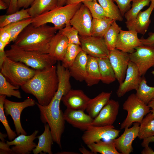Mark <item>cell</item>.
Listing matches in <instances>:
<instances>
[{
  "instance_id": "obj_24",
  "label": "cell",
  "mask_w": 154,
  "mask_h": 154,
  "mask_svg": "<svg viewBox=\"0 0 154 154\" xmlns=\"http://www.w3.org/2000/svg\"><path fill=\"white\" fill-rule=\"evenodd\" d=\"M44 130L42 134L37 136L38 143L33 149L34 154L40 153L42 152L48 154L53 153L52 146L54 142L50 126L48 123L44 124Z\"/></svg>"
},
{
  "instance_id": "obj_7",
  "label": "cell",
  "mask_w": 154,
  "mask_h": 154,
  "mask_svg": "<svg viewBox=\"0 0 154 154\" xmlns=\"http://www.w3.org/2000/svg\"><path fill=\"white\" fill-rule=\"evenodd\" d=\"M123 110L127 111V116L120 125V129L130 127L135 122H141L144 116L150 112V108L132 94L129 95L123 105Z\"/></svg>"
},
{
  "instance_id": "obj_60",
  "label": "cell",
  "mask_w": 154,
  "mask_h": 154,
  "mask_svg": "<svg viewBox=\"0 0 154 154\" xmlns=\"http://www.w3.org/2000/svg\"><path fill=\"white\" fill-rule=\"evenodd\" d=\"M4 1L7 5H8L9 7L10 5L11 0H2Z\"/></svg>"
},
{
  "instance_id": "obj_52",
  "label": "cell",
  "mask_w": 154,
  "mask_h": 154,
  "mask_svg": "<svg viewBox=\"0 0 154 154\" xmlns=\"http://www.w3.org/2000/svg\"><path fill=\"white\" fill-rule=\"evenodd\" d=\"M97 0H68L66 4H69L82 3L84 1H96Z\"/></svg>"
},
{
  "instance_id": "obj_5",
  "label": "cell",
  "mask_w": 154,
  "mask_h": 154,
  "mask_svg": "<svg viewBox=\"0 0 154 154\" xmlns=\"http://www.w3.org/2000/svg\"><path fill=\"white\" fill-rule=\"evenodd\" d=\"M82 3H78L58 6L54 9L33 18L31 24L38 27L47 23H51L58 30L66 25H70V22Z\"/></svg>"
},
{
  "instance_id": "obj_8",
  "label": "cell",
  "mask_w": 154,
  "mask_h": 154,
  "mask_svg": "<svg viewBox=\"0 0 154 154\" xmlns=\"http://www.w3.org/2000/svg\"><path fill=\"white\" fill-rule=\"evenodd\" d=\"M36 105V102L33 99L28 98L22 102L12 101L5 98L4 108L6 116L10 115L13 120L17 135L21 134L27 135L23 128L21 122L20 116L23 110L25 108L32 107Z\"/></svg>"
},
{
  "instance_id": "obj_14",
  "label": "cell",
  "mask_w": 154,
  "mask_h": 154,
  "mask_svg": "<svg viewBox=\"0 0 154 154\" xmlns=\"http://www.w3.org/2000/svg\"><path fill=\"white\" fill-rule=\"evenodd\" d=\"M141 78L137 67L135 64L130 61L124 80L122 83L119 84L116 91L117 97H121L127 92L133 90L136 91Z\"/></svg>"
},
{
  "instance_id": "obj_61",
  "label": "cell",
  "mask_w": 154,
  "mask_h": 154,
  "mask_svg": "<svg viewBox=\"0 0 154 154\" xmlns=\"http://www.w3.org/2000/svg\"><path fill=\"white\" fill-rule=\"evenodd\" d=\"M151 3L154 4V0H150Z\"/></svg>"
},
{
  "instance_id": "obj_44",
  "label": "cell",
  "mask_w": 154,
  "mask_h": 154,
  "mask_svg": "<svg viewBox=\"0 0 154 154\" xmlns=\"http://www.w3.org/2000/svg\"><path fill=\"white\" fill-rule=\"evenodd\" d=\"M116 2L123 17L125 13L131 8L132 0H113Z\"/></svg>"
},
{
  "instance_id": "obj_3",
  "label": "cell",
  "mask_w": 154,
  "mask_h": 154,
  "mask_svg": "<svg viewBox=\"0 0 154 154\" xmlns=\"http://www.w3.org/2000/svg\"><path fill=\"white\" fill-rule=\"evenodd\" d=\"M61 99L55 96L47 106H42L37 102L36 105L40 112V118L44 124L49 125L54 142L62 148L61 139L65 127L64 113L60 108Z\"/></svg>"
},
{
  "instance_id": "obj_35",
  "label": "cell",
  "mask_w": 154,
  "mask_h": 154,
  "mask_svg": "<svg viewBox=\"0 0 154 154\" xmlns=\"http://www.w3.org/2000/svg\"><path fill=\"white\" fill-rule=\"evenodd\" d=\"M31 17L28 13V8H23L13 13L1 15L0 27H3L10 24Z\"/></svg>"
},
{
  "instance_id": "obj_26",
  "label": "cell",
  "mask_w": 154,
  "mask_h": 154,
  "mask_svg": "<svg viewBox=\"0 0 154 154\" xmlns=\"http://www.w3.org/2000/svg\"><path fill=\"white\" fill-rule=\"evenodd\" d=\"M56 68L58 83L56 94L62 97L71 89L70 81L71 76L68 68H65L60 62L57 64Z\"/></svg>"
},
{
  "instance_id": "obj_41",
  "label": "cell",
  "mask_w": 154,
  "mask_h": 154,
  "mask_svg": "<svg viewBox=\"0 0 154 154\" xmlns=\"http://www.w3.org/2000/svg\"><path fill=\"white\" fill-rule=\"evenodd\" d=\"M6 97L5 95H0V120L5 127L9 139L11 141L17 137V135L9 126L5 113L4 104Z\"/></svg>"
},
{
  "instance_id": "obj_25",
  "label": "cell",
  "mask_w": 154,
  "mask_h": 154,
  "mask_svg": "<svg viewBox=\"0 0 154 154\" xmlns=\"http://www.w3.org/2000/svg\"><path fill=\"white\" fill-rule=\"evenodd\" d=\"M112 92H102L93 99H90L86 110L88 114L94 119L110 100Z\"/></svg>"
},
{
  "instance_id": "obj_43",
  "label": "cell",
  "mask_w": 154,
  "mask_h": 154,
  "mask_svg": "<svg viewBox=\"0 0 154 154\" xmlns=\"http://www.w3.org/2000/svg\"><path fill=\"white\" fill-rule=\"evenodd\" d=\"M59 31L67 37L69 43L80 46L79 33L76 29L70 25H66Z\"/></svg>"
},
{
  "instance_id": "obj_11",
  "label": "cell",
  "mask_w": 154,
  "mask_h": 154,
  "mask_svg": "<svg viewBox=\"0 0 154 154\" xmlns=\"http://www.w3.org/2000/svg\"><path fill=\"white\" fill-rule=\"evenodd\" d=\"M79 37L82 50L88 55L97 58L108 57L110 50L103 37L79 35Z\"/></svg>"
},
{
  "instance_id": "obj_17",
  "label": "cell",
  "mask_w": 154,
  "mask_h": 154,
  "mask_svg": "<svg viewBox=\"0 0 154 154\" xmlns=\"http://www.w3.org/2000/svg\"><path fill=\"white\" fill-rule=\"evenodd\" d=\"M38 130H35L31 135L21 134L11 141H6L9 146L14 145L11 148L14 154H29L37 146L34 141L37 138Z\"/></svg>"
},
{
  "instance_id": "obj_45",
  "label": "cell",
  "mask_w": 154,
  "mask_h": 154,
  "mask_svg": "<svg viewBox=\"0 0 154 154\" xmlns=\"http://www.w3.org/2000/svg\"><path fill=\"white\" fill-rule=\"evenodd\" d=\"M11 35L9 32L4 27L0 28V41L6 46L10 43Z\"/></svg>"
},
{
  "instance_id": "obj_37",
  "label": "cell",
  "mask_w": 154,
  "mask_h": 154,
  "mask_svg": "<svg viewBox=\"0 0 154 154\" xmlns=\"http://www.w3.org/2000/svg\"><path fill=\"white\" fill-rule=\"evenodd\" d=\"M20 87L11 84L0 73V95H5L8 97L13 96L20 99L22 98L21 93L18 90Z\"/></svg>"
},
{
  "instance_id": "obj_20",
  "label": "cell",
  "mask_w": 154,
  "mask_h": 154,
  "mask_svg": "<svg viewBox=\"0 0 154 154\" xmlns=\"http://www.w3.org/2000/svg\"><path fill=\"white\" fill-rule=\"evenodd\" d=\"M63 113L65 121L81 130L84 131L92 125L94 119L84 111L67 108Z\"/></svg>"
},
{
  "instance_id": "obj_21",
  "label": "cell",
  "mask_w": 154,
  "mask_h": 154,
  "mask_svg": "<svg viewBox=\"0 0 154 154\" xmlns=\"http://www.w3.org/2000/svg\"><path fill=\"white\" fill-rule=\"evenodd\" d=\"M154 9V4L151 3L147 9L141 11L134 19L129 21H126L125 23L128 30L144 35L151 23L150 17Z\"/></svg>"
},
{
  "instance_id": "obj_56",
  "label": "cell",
  "mask_w": 154,
  "mask_h": 154,
  "mask_svg": "<svg viewBox=\"0 0 154 154\" xmlns=\"http://www.w3.org/2000/svg\"><path fill=\"white\" fill-rule=\"evenodd\" d=\"M58 6H62L66 5L68 0H57Z\"/></svg>"
},
{
  "instance_id": "obj_40",
  "label": "cell",
  "mask_w": 154,
  "mask_h": 154,
  "mask_svg": "<svg viewBox=\"0 0 154 154\" xmlns=\"http://www.w3.org/2000/svg\"><path fill=\"white\" fill-rule=\"evenodd\" d=\"M82 50L80 45L69 43L62 64L68 68L72 64L79 53Z\"/></svg>"
},
{
  "instance_id": "obj_46",
  "label": "cell",
  "mask_w": 154,
  "mask_h": 154,
  "mask_svg": "<svg viewBox=\"0 0 154 154\" xmlns=\"http://www.w3.org/2000/svg\"><path fill=\"white\" fill-rule=\"evenodd\" d=\"M149 37L147 38H144L142 37L140 39L143 45L154 47V32H149Z\"/></svg>"
},
{
  "instance_id": "obj_12",
  "label": "cell",
  "mask_w": 154,
  "mask_h": 154,
  "mask_svg": "<svg viewBox=\"0 0 154 154\" xmlns=\"http://www.w3.org/2000/svg\"><path fill=\"white\" fill-rule=\"evenodd\" d=\"M93 17L87 7L83 3L76 11L70 22L81 36L91 35Z\"/></svg>"
},
{
  "instance_id": "obj_34",
  "label": "cell",
  "mask_w": 154,
  "mask_h": 154,
  "mask_svg": "<svg viewBox=\"0 0 154 154\" xmlns=\"http://www.w3.org/2000/svg\"><path fill=\"white\" fill-rule=\"evenodd\" d=\"M102 7L107 17L120 22L123 20L120 10L113 0H97Z\"/></svg>"
},
{
  "instance_id": "obj_22",
  "label": "cell",
  "mask_w": 154,
  "mask_h": 154,
  "mask_svg": "<svg viewBox=\"0 0 154 154\" xmlns=\"http://www.w3.org/2000/svg\"><path fill=\"white\" fill-rule=\"evenodd\" d=\"M68 44L67 37L58 30L49 42L48 54L57 61H62Z\"/></svg>"
},
{
  "instance_id": "obj_50",
  "label": "cell",
  "mask_w": 154,
  "mask_h": 154,
  "mask_svg": "<svg viewBox=\"0 0 154 154\" xmlns=\"http://www.w3.org/2000/svg\"><path fill=\"white\" fill-rule=\"evenodd\" d=\"M152 142H154V136L143 139L141 145L142 147H144L149 146V143Z\"/></svg>"
},
{
  "instance_id": "obj_4",
  "label": "cell",
  "mask_w": 154,
  "mask_h": 154,
  "mask_svg": "<svg viewBox=\"0 0 154 154\" xmlns=\"http://www.w3.org/2000/svg\"><path fill=\"white\" fill-rule=\"evenodd\" d=\"M6 56L16 61L21 62L35 70L47 68L56 63L57 60L49 54L22 49L14 44L5 51Z\"/></svg>"
},
{
  "instance_id": "obj_29",
  "label": "cell",
  "mask_w": 154,
  "mask_h": 154,
  "mask_svg": "<svg viewBox=\"0 0 154 154\" xmlns=\"http://www.w3.org/2000/svg\"><path fill=\"white\" fill-rule=\"evenodd\" d=\"M101 76V81L104 84H110L116 80L108 57L97 58Z\"/></svg>"
},
{
  "instance_id": "obj_33",
  "label": "cell",
  "mask_w": 154,
  "mask_h": 154,
  "mask_svg": "<svg viewBox=\"0 0 154 154\" xmlns=\"http://www.w3.org/2000/svg\"><path fill=\"white\" fill-rule=\"evenodd\" d=\"M135 94L141 101L147 105L154 98V87L148 86L145 78L142 77Z\"/></svg>"
},
{
  "instance_id": "obj_9",
  "label": "cell",
  "mask_w": 154,
  "mask_h": 154,
  "mask_svg": "<svg viewBox=\"0 0 154 154\" xmlns=\"http://www.w3.org/2000/svg\"><path fill=\"white\" fill-rule=\"evenodd\" d=\"M112 125L96 126L91 125L84 131L82 139L88 145L102 139L113 140L119 136L120 130L116 129Z\"/></svg>"
},
{
  "instance_id": "obj_49",
  "label": "cell",
  "mask_w": 154,
  "mask_h": 154,
  "mask_svg": "<svg viewBox=\"0 0 154 154\" xmlns=\"http://www.w3.org/2000/svg\"><path fill=\"white\" fill-rule=\"evenodd\" d=\"M17 1L18 0H11L10 5L7 9V14H10L19 10L17 6Z\"/></svg>"
},
{
  "instance_id": "obj_38",
  "label": "cell",
  "mask_w": 154,
  "mask_h": 154,
  "mask_svg": "<svg viewBox=\"0 0 154 154\" xmlns=\"http://www.w3.org/2000/svg\"><path fill=\"white\" fill-rule=\"evenodd\" d=\"M121 29L116 21L114 20L104 36L106 45L109 50L116 48L118 36Z\"/></svg>"
},
{
  "instance_id": "obj_32",
  "label": "cell",
  "mask_w": 154,
  "mask_h": 154,
  "mask_svg": "<svg viewBox=\"0 0 154 154\" xmlns=\"http://www.w3.org/2000/svg\"><path fill=\"white\" fill-rule=\"evenodd\" d=\"M114 20L108 17L93 19L91 31V36L104 37Z\"/></svg>"
},
{
  "instance_id": "obj_55",
  "label": "cell",
  "mask_w": 154,
  "mask_h": 154,
  "mask_svg": "<svg viewBox=\"0 0 154 154\" xmlns=\"http://www.w3.org/2000/svg\"><path fill=\"white\" fill-rule=\"evenodd\" d=\"M8 5L2 0H0V9L5 10L8 9Z\"/></svg>"
},
{
  "instance_id": "obj_13",
  "label": "cell",
  "mask_w": 154,
  "mask_h": 154,
  "mask_svg": "<svg viewBox=\"0 0 154 154\" xmlns=\"http://www.w3.org/2000/svg\"><path fill=\"white\" fill-rule=\"evenodd\" d=\"M108 58L119 84L125 77L127 70L130 61L129 54L115 48L110 50Z\"/></svg>"
},
{
  "instance_id": "obj_39",
  "label": "cell",
  "mask_w": 154,
  "mask_h": 154,
  "mask_svg": "<svg viewBox=\"0 0 154 154\" xmlns=\"http://www.w3.org/2000/svg\"><path fill=\"white\" fill-rule=\"evenodd\" d=\"M131 7L124 14L126 21L134 19L141 10L145 6H149L150 0H132Z\"/></svg>"
},
{
  "instance_id": "obj_16",
  "label": "cell",
  "mask_w": 154,
  "mask_h": 154,
  "mask_svg": "<svg viewBox=\"0 0 154 154\" xmlns=\"http://www.w3.org/2000/svg\"><path fill=\"white\" fill-rule=\"evenodd\" d=\"M119 108V104L118 101L110 99L97 116L94 119L92 125L96 126L112 125L116 119Z\"/></svg>"
},
{
  "instance_id": "obj_15",
  "label": "cell",
  "mask_w": 154,
  "mask_h": 154,
  "mask_svg": "<svg viewBox=\"0 0 154 154\" xmlns=\"http://www.w3.org/2000/svg\"><path fill=\"white\" fill-rule=\"evenodd\" d=\"M140 123L135 122L131 128L125 129L122 134L119 137L113 140L117 150L121 154H129L133 151V141L138 136Z\"/></svg>"
},
{
  "instance_id": "obj_10",
  "label": "cell",
  "mask_w": 154,
  "mask_h": 154,
  "mask_svg": "<svg viewBox=\"0 0 154 154\" xmlns=\"http://www.w3.org/2000/svg\"><path fill=\"white\" fill-rule=\"evenodd\" d=\"M129 55L130 61L136 65L141 76L154 66V47L142 45Z\"/></svg>"
},
{
  "instance_id": "obj_6",
  "label": "cell",
  "mask_w": 154,
  "mask_h": 154,
  "mask_svg": "<svg viewBox=\"0 0 154 154\" xmlns=\"http://www.w3.org/2000/svg\"><path fill=\"white\" fill-rule=\"evenodd\" d=\"M0 68V73L8 81L15 86L20 87L31 79L36 72V70L6 56Z\"/></svg>"
},
{
  "instance_id": "obj_27",
  "label": "cell",
  "mask_w": 154,
  "mask_h": 154,
  "mask_svg": "<svg viewBox=\"0 0 154 154\" xmlns=\"http://www.w3.org/2000/svg\"><path fill=\"white\" fill-rule=\"evenodd\" d=\"M101 80L97 58L88 55L84 81L88 86L90 87L98 84Z\"/></svg>"
},
{
  "instance_id": "obj_51",
  "label": "cell",
  "mask_w": 154,
  "mask_h": 154,
  "mask_svg": "<svg viewBox=\"0 0 154 154\" xmlns=\"http://www.w3.org/2000/svg\"><path fill=\"white\" fill-rule=\"evenodd\" d=\"M144 148L141 151L142 154H154V151L149 146L144 147Z\"/></svg>"
},
{
  "instance_id": "obj_59",
  "label": "cell",
  "mask_w": 154,
  "mask_h": 154,
  "mask_svg": "<svg viewBox=\"0 0 154 154\" xmlns=\"http://www.w3.org/2000/svg\"><path fill=\"white\" fill-rule=\"evenodd\" d=\"M6 46L4 43L0 41V51H5L4 48Z\"/></svg>"
},
{
  "instance_id": "obj_54",
  "label": "cell",
  "mask_w": 154,
  "mask_h": 154,
  "mask_svg": "<svg viewBox=\"0 0 154 154\" xmlns=\"http://www.w3.org/2000/svg\"><path fill=\"white\" fill-rule=\"evenodd\" d=\"M147 105L151 108L150 110V112L154 115V98Z\"/></svg>"
},
{
  "instance_id": "obj_36",
  "label": "cell",
  "mask_w": 154,
  "mask_h": 154,
  "mask_svg": "<svg viewBox=\"0 0 154 154\" xmlns=\"http://www.w3.org/2000/svg\"><path fill=\"white\" fill-rule=\"evenodd\" d=\"M33 18L23 19L21 21L10 24L3 27L11 35L10 42H14L24 29L31 23Z\"/></svg>"
},
{
  "instance_id": "obj_30",
  "label": "cell",
  "mask_w": 154,
  "mask_h": 154,
  "mask_svg": "<svg viewBox=\"0 0 154 154\" xmlns=\"http://www.w3.org/2000/svg\"><path fill=\"white\" fill-rule=\"evenodd\" d=\"M87 146L94 154H121L116 149L113 140L108 141L100 140Z\"/></svg>"
},
{
  "instance_id": "obj_42",
  "label": "cell",
  "mask_w": 154,
  "mask_h": 154,
  "mask_svg": "<svg viewBox=\"0 0 154 154\" xmlns=\"http://www.w3.org/2000/svg\"><path fill=\"white\" fill-rule=\"evenodd\" d=\"M97 1H84L82 3L88 8L93 19H100L107 17L104 9Z\"/></svg>"
},
{
  "instance_id": "obj_18",
  "label": "cell",
  "mask_w": 154,
  "mask_h": 154,
  "mask_svg": "<svg viewBox=\"0 0 154 154\" xmlns=\"http://www.w3.org/2000/svg\"><path fill=\"white\" fill-rule=\"evenodd\" d=\"M137 34L132 31L121 29L118 36L116 48L129 54L133 52L136 48L143 45Z\"/></svg>"
},
{
  "instance_id": "obj_47",
  "label": "cell",
  "mask_w": 154,
  "mask_h": 154,
  "mask_svg": "<svg viewBox=\"0 0 154 154\" xmlns=\"http://www.w3.org/2000/svg\"><path fill=\"white\" fill-rule=\"evenodd\" d=\"M0 154H14L13 151L5 141H0Z\"/></svg>"
},
{
  "instance_id": "obj_1",
  "label": "cell",
  "mask_w": 154,
  "mask_h": 154,
  "mask_svg": "<svg viewBox=\"0 0 154 154\" xmlns=\"http://www.w3.org/2000/svg\"><path fill=\"white\" fill-rule=\"evenodd\" d=\"M56 66L53 65L41 70H36L33 77L21 86L27 94H31L42 106H47L51 101L58 89Z\"/></svg>"
},
{
  "instance_id": "obj_2",
  "label": "cell",
  "mask_w": 154,
  "mask_h": 154,
  "mask_svg": "<svg viewBox=\"0 0 154 154\" xmlns=\"http://www.w3.org/2000/svg\"><path fill=\"white\" fill-rule=\"evenodd\" d=\"M57 30L54 26L46 24L35 27L31 23L22 31L14 44L25 50L48 54L49 42Z\"/></svg>"
},
{
  "instance_id": "obj_58",
  "label": "cell",
  "mask_w": 154,
  "mask_h": 154,
  "mask_svg": "<svg viewBox=\"0 0 154 154\" xmlns=\"http://www.w3.org/2000/svg\"><path fill=\"white\" fill-rule=\"evenodd\" d=\"M7 136V134H3L0 132V138L1 141H5V139Z\"/></svg>"
},
{
  "instance_id": "obj_62",
  "label": "cell",
  "mask_w": 154,
  "mask_h": 154,
  "mask_svg": "<svg viewBox=\"0 0 154 154\" xmlns=\"http://www.w3.org/2000/svg\"><path fill=\"white\" fill-rule=\"evenodd\" d=\"M152 74L154 75V70L152 71L151 72Z\"/></svg>"
},
{
  "instance_id": "obj_48",
  "label": "cell",
  "mask_w": 154,
  "mask_h": 154,
  "mask_svg": "<svg viewBox=\"0 0 154 154\" xmlns=\"http://www.w3.org/2000/svg\"><path fill=\"white\" fill-rule=\"evenodd\" d=\"M35 0H18L17 6L18 9L21 8L27 9L31 5Z\"/></svg>"
},
{
  "instance_id": "obj_28",
  "label": "cell",
  "mask_w": 154,
  "mask_h": 154,
  "mask_svg": "<svg viewBox=\"0 0 154 154\" xmlns=\"http://www.w3.org/2000/svg\"><path fill=\"white\" fill-rule=\"evenodd\" d=\"M58 7L57 0H35L28 8V13L33 18Z\"/></svg>"
},
{
  "instance_id": "obj_19",
  "label": "cell",
  "mask_w": 154,
  "mask_h": 154,
  "mask_svg": "<svg viewBox=\"0 0 154 154\" xmlns=\"http://www.w3.org/2000/svg\"><path fill=\"white\" fill-rule=\"evenodd\" d=\"M90 99L82 90L71 89L63 96L61 101L67 108L84 111Z\"/></svg>"
},
{
  "instance_id": "obj_31",
  "label": "cell",
  "mask_w": 154,
  "mask_h": 154,
  "mask_svg": "<svg viewBox=\"0 0 154 154\" xmlns=\"http://www.w3.org/2000/svg\"><path fill=\"white\" fill-rule=\"evenodd\" d=\"M154 136V115L150 112L140 123L138 137L140 139Z\"/></svg>"
},
{
  "instance_id": "obj_23",
  "label": "cell",
  "mask_w": 154,
  "mask_h": 154,
  "mask_svg": "<svg viewBox=\"0 0 154 154\" xmlns=\"http://www.w3.org/2000/svg\"><path fill=\"white\" fill-rule=\"evenodd\" d=\"M88 55L82 50L72 65L68 68L71 77L80 82L84 81Z\"/></svg>"
},
{
  "instance_id": "obj_53",
  "label": "cell",
  "mask_w": 154,
  "mask_h": 154,
  "mask_svg": "<svg viewBox=\"0 0 154 154\" xmlns=\"http://www.w3.org/2000/svg\"><path fill=\"white\" fill-rule=\"evenodd\" d=\"M79 150L83 154H94L91 151L88 150L83 146L79 148Z\"/></svg>"
},
{
  "instance_id": "obj_57",
  "label": "cell",
  "mask_w": 154,
  "mask_h": 154,
  "mask_svg": "<svg viewBox=\"0 0 154 154\" xmlns=\"http://www.w3.org/2000/svg\"><path fill=\"white\" fill-rule=\"evenodd\" d=\"M58 154H77L79 153L72 151H62L61 152H58L56 153Z\"/></svg>"
}]
</instances>
